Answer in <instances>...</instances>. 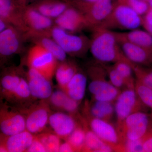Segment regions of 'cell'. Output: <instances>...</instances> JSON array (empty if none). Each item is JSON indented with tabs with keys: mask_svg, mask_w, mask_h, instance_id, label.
I'll return each mask as SVG.
<instances>
[{
	"mask_svg": "<svg viewBox=\"0 0 152 152\" xmlns=\"http://www.w3.org/2000/svg\"><path fill=\"white\" fill-rule=\"evenodd\" d=\"M91 30L93 33L90 50L97 61L114 64L121 61L131 62L122 50L115 32L100 26Z\"/></svg>",
	"mask_w": 152,
	"mask_h": 152,
	"instance_id": "obj_1",
	"label": "cell"
},
{
	"mask_svg": "<svg viewBox=\"0 0 152 152\" xmlns=\"http://www.w3.org/2000/svg\"><path fill=\"white\" fill-rule=\"evenodd\" d=\"M66 1L84 15L91 29L102 25L108 18L114 8L112 0H97L94 2Z\"/></svg>",
	"mask_w": 152,
	"mask_h": 152,
	"instance_id": "obj_2",
	"label": "cell"
},
{
	"mask_svg": "<svg viewBox=\"0 0 152 152\" xmlns=\"http://www.w3.org/2000/svg\"><path fill=\"white\" fill-rule=\"evenodd\" d=\"M142 23L140 15L129 6L119 3L114 6L111 13L100 26L110 30L119 28L132 31L138 28Z\"/></svg>",
	"mask_w": 152,
	"mask_h": 152,
	"instance_id": "obj_3",
	"label": "cell"
},
{
	"mask_svg": "<svg viewBox=\"0 0 152 152\" xmlns=\"http://www.w3.org/2000/svg\"><path fill=\"white\" fill-rule=\"evenodd\" d=\"M51 36L66 54L71 56H83L90 50L91 39L68 32L56 25L52 28Z\"/></svg>",
	"mask_w": 152,
	"mask_h": 152,
	"instance_id": "obj_4",
	"label": "cell"
},
{
	"mask_svg": "<svg viewBox=\"0 0 152 152\" xmlns=\"http://www.w3.org/2000/svg\"><path fill=\"white\" fill-rule=\"evenodd\" d=\"M18 110L25 116L26 130L34 135L43 132L52 112L48 99L37 101L26 107Z\"/></svg>",
	"mask_w": 152,
	"mask_h": 152,
	"instance_id": "obj_5",
	"label": "cell"
},
{
	"mask_svg": "<svg viewBox=\"0 0 152 152\" xmlns=\"http://www.w3.org/2000/svg\"><path fill=\"white\" fill-rule=\"evenodd\" d=\"M26 59L28 67L35 69L50 81L59 62L51 53L37 44L29 50Z\"/></svg>",
	"mask_w": 152,
	"mask_h": 152,
	"instance_id": "obj_6",
	"label": "cell"
},
{
	"mask_svg": "<svg viewBox=\"0 0 152 152\" xmlns=\"http://www.w3.org/2000/svg\"><path fill=\"white\" fill-rule=\"evenodd\" d=\"M1 134L10 136L26 130V119L18 109L7 104H1L0 109Z\"/></svg>",
	"mask_w": 152,
	"mask_h": 152,
	"instance_id": "obj_7",
	"label": "cell"
},
{
	"mask_svg": "<svg viewBox=\"0 0 152 152\" xmlns=\"http://www.w3.org/2000/svg\"><path fill=\"white\" fill-rule=\"evenodd\" d=\"M149 118L141 111L135 112L127 117L119 127L123 140L142 138L148 133Z\"/></svg>",
	"mask_w": 152,
	"mask_h": 152,
	"instance_id": "obj_8",
	"label": "cell"
},
{
	"mask_svg": "<svg viewBox=\"0 0 152 152\" xmlns=\"http://www.w3.org/2000/svg\"><path fill=\"white\" fill-rule=\"evenodd\" d=\"M24 33L10 25L0 32L1 63L14 55L20 53L24 49Z\"/></svg>",
	"mask_w": 152,
	"mask_h": 152,
	"instance_id": "obj_9",
	"label": "cell"
},
{
	"mask_svg": "<svg viewBox=\"0 0 152 152\" xmlns=\"http://www.w3.org/2000/svg\"><path fill=\"white\" fill-rule=\"evenodd\" d=\"M88 120L90 129L99 137L113 148L121 151L124 141L118 130L109 121L94 118L88 115Z\"/></svg>",
	"mask_w": 152,
	"mask_h": 152,
	"instance_id": "obj_10",
	"label": "cell"
},
{
	"mask_svg": "<svg viewBox=\"0 0 152 152\" xmlns=\"http://www.w3.org/2000/svg\"><path fill=\"white\" fill-rule=\"evenodd\" d=\"M115 101L114 107L119 126L131 114L140 111L142 103L135 88H129L121 92Z\"/></svg>",
	"mask_w": 152,
	"mask_h": 152,
	"instance_id": "obj_11",
	"label": "cell"
},
{
	"mask_svg": "<svg viewBox=\"0 0 152 152\" xmlns=\"http://www.w3.org/2000/svg\"><path fill=\"white\" fill-rule=\"evenodd\" d=\"M25 23L29 31L26 34H44L51 36V31L55 25L53 19L48 18L29 5L23 10Z\"/></svg>",
	"mask_w": 152,
	"mask_h": 152,
	"instance_id": "obj_12",
	"label": "cell"
},
{
	"mask_svg": "<svg viewBox=\"0 0 152 152\" xmlns=\"http://www.w3.org/2000/svg\"><path fill=\"white\" fill-rule=\"evenodd\" d=\"M55 25L69 33H77L89 28L84 15L77 9L70 5L54 20Z\"/></svg>",
	"mask_w": 152,
	"mask_h": 152,
	"instance_id": "obj_13",
	"label": "cell"
},
{
	"mask_svg": "<svg viewBox=\"0 0 152 152\" xmlns=\"http://www.w3.org/2000/svg\"><path fill=\"white\" fill-rule=\"evenodd\" d=\"M23 8L17 0H0V19L22 32L27 33L29 29L24 20Z\"/></svg>",
	"mask_w": 152,
	"mask_h": 152,
	"instance_id": "obj_14",
	"label": "cell"
},
{
	"mask_svg": "<svg viewBox=\"0 0 152 152\" xmlns=\"http://www.w3.org/2000/svg\"><path fill=\"white\" fill-rule=\"evenodd\" d=\"M26 78L31 94L34 99H48L53 91L52 81L33 68L28 67Z\"/></svg>",
	"mask_w": 152,
	"mask_h": 152,
	"instance_id": "obj_15",
	"label": "cell"
},
{
	"mask_svg": "<svg viewBox=\"0 0 152 152\" xmlns=\"http://www.w3.org/2000/svg\"><path fill=\"white\" fill-rule=\"evenodd\" d=\"M48 124L53 133L65 141L78 124L73 115L58 111L51 112Z\"/></svg>",
	"mask_w": 152,
	"mask_h": 152,
	"instance_id": "obj_16",
	"label": "cell"
},
{
	"mask_svg": "<svg viewBox=\"0 0 152 152\" xmlns=\"http://www.w3.org/2000/svg\"><path fill=\"white\" fill-rule=\"evenodd\" d=\"M34 136L26 130L10 136L1 134L0 152H26Z\"/></svg>",
	"mask_w": 152,
	"mask_h": 152,
	"instance_id": "obj_17",
	"label": "cell"
},
{
	"mask_svg": "<svg viewBox=\"0 0 152 152\" xmlns=\"http://www.w3.org/2000/svg\"><path fill=\"white\" fill-rule=\"evenodd\" d=\"M23 71L19 68L10 67L5 69L1 78V96L8 102L20 84Z\"/></svg>",
	"mask_w": 152,
	"mask_h": 152,
	"instance_id": "obj_18",
	"label": "cell"
},
{
	"mask_svg": "<svg viewBox=\"0 0 152 152\" xmlns=\"http://www.w3.org/2000/svg\"><path fill=\"white\" fill-rule=\"evenodd\" d=\"M122 50L131 62L140 66L152 64V53L137 45L118 39Z\"/></svg>",
	"mask_w": 152,
	"mask_h": 152,
	"instance_id": "obj_19",
	"label": "cell"
},
{
	"mask_svg": "<svg viewBox=\"0 0 152 152\" xmlns=\"http://www.w3.org/2000/svg\"><path fill=\"white\" fill-rule=\"evenodd\" d=\"M48 100L50 108L73 115L77 113L80 104L61 89L53 91Z\"/></svg>",
	"mask_w": 152,
	"mask_h": 152,
	"instance_id": "obj_20",
	"label": "cell"
},
{
	"mask_svg": "<svg viewBox=\"0 0 152 152\" xmlns=\"http://www.w3.org/2000/svg\"><path fill=\"white\" fill-rule=\"evenodd\" d=\"M30 5L44 15L54 20L70 4L66 0H37Z\"/></svg>",
	"mask_w": 152,
	"mask_h": 152,
	"instance_id": "obj_21",
	"label": "cell"
},
{
	"mask_svg": "<svg viewBox=\"0 0 152 152\" xmlns=\"http://www.w3.org/2000/svg\"><path fill=\"white\" fill-rule=\"evenodd\" d=\"M26 39L43 47L51 53L59 62L66 60V53L51 37L44 34L30 35L26 37Z\"/></svg>",
	"mask_w": 152,
	"mask_h": 152,
	"instance_id": "obj_22",
	"label": "cell"
},
{
	"mask_svg": "<svg viewBox=\"0 0 152 152\" xmlns=\"http://www.w3.org/2000/svg\"><path fill=\"white\" fill-rule=\"evenodd\" d=\"M115 32L118 39L132 43L152 53V35L146 31L137 29L126 32Z\"/></svg>",
	"mask_w": 152,
	"mask_h": 152,
	"instance_id": "obj_23",
	"label": "cell"
},
{
	"mask_svg": "<svg viewBox=\"0 0 152 152\" xmlns=\"http://www.w3.org/2000/svg\"><path fill=\"white\" fill-rule=\"evenodd\" d=\"M87 83L86 76L79 70L69 82L64 91L71 98L80 103L84 98Z\"/></svg>",
	"mask_w": 152,
	"mask_h": 152,
	"instance_id": "obj_24",
	"label": "cell"
},
{
	"mask_svg": "<svg viewBox=\"0 0 152 152\" xmlns=\"http://www.w3.org/2000/svg\"><path fill=\"white\" fill-rule=\"evenodd\" d=\"M78 70L76 64L72 61L66 59L59 62L55 75L60 88L64 91L69 82Z\"/></svg>",
	"mask_w": 152,
	"mask_h": 152,
	"instance_id": "obj_25",
	"label": "cell"
},
{
	"mask_svg": "<svg viewBox=\"0 0 152 152\" xmlns=\"http://www.w3.org/2000/svg\"><path fill=\"white\" fill-rule=\"evenodd\" d=\"M34 99L31 94L26 78L22 77L18 87L15 91L9 102L16 104L20 107L18 109L24 108L32 104Z\"/></svg>",
	"mask_w": 152,
	"mask_h": 152,
	"instance_id": "obj_26",
	"label": "cell"
},
{
	"mask_svg": "<svg viewBox=\"0 0 152 152\" xmlns=\"http://www.w3.org/2000/svg\"><path fill=\"white\" fill-rule=\"evenodd\" d=\"M86 131V141L83 152H111L113 148L106 143L98 137L91 129L84 126Z\"/></svg>",
	"mask_w": 152,
	"mask_h": 152,
	"instance_id": "obj_27",
	"label": "cell"
},
{
	"mask_svg": "<svg viewBox=\"0 0 152 152\" xmlns=\"http://www.w3.org/2000/svg\"><path fill=\"white\" fill-rule=\"evenodd\" d=\"M88 115L94 118L109 121L115 111L112 102L94 100L90 106Z\"/></svg>",
	"mask_w": 152,
	"mask_h": 152,
	"instance_id": "obj_28",
	"label": "cell"
},
{
	"mask_svg": "<svg viewBox=\"0 0 152 152\" xmlns=\"http://www.w3.org/2000/svg\"><path fill=\"white\" fill-rule=\"evenodd\" d=\"M121 92L110 82L106 80L99 86L92 96L94 100L113 102L116 100Z\"/></svg>",
	"mask_w": 152,
	"mask_h": 152,
	"instance_id": "obj_29",
	"label": "cell"
},
{
	"mask_svg": "<svg viewBox=\"0 0 152 152\" xmlns=\"http://www.w3.org/2000/svg\"><path fill=\"white\" fill-rule=\"evenodd\" d=\"M133 63L132 62L121 61L115 63L113 65L114 67L124 80L126 86L129 88H135V83L133 76Z\"/></svg>",
	"mask_w": 152,
	"mask_h": 152,
	"instance_id": "obj_30",
	"label": "cell"
},
{
	"mask_svg": "<svg viewBox=\"0 0 152 152\" xmlns=\"http://www.w3.org/2000/svg\"><path fill=\"white\" fill-rule=\"evenodd\" d=\"M66 141L70 144L75 152L82 151L86 141V131L84 128L77 124Z\"/></svg>",
	"mask_w": 152,
	"mask_h": 152,
	"instance_id": "obj_31",
	"label": "cell"
},
{
	"mask_svg": "<svg viewBox=\"0 0 152 152\" xmlns=\"http://www.w3.org/2000/svg\"><path fill=\"white\" fill-rule=\"evenodd\" d=\"M45 148L47 152H59L61 138L55 133L42 132L36 135Z\"/></svg>",
	"mask_w": 152,
	"mask_h": 152,
	"instance_id": "obj_32",
	"label": "cell"
},
{
	"mask_svg": "<svg viewBox=\"0 0 152 152\" xmlns=\"http://www.w3.org/2000/svg\"><path fill=\"white\" fill-rule=\"evenodd\" d=\"M132 68L137 81L152 89V69H145L141 66L134 64Z\"/></svg>",
	"mask_w": 152,
	"mask_h": 152,
	"instance_id": "obj_33",
	"label": "cell"
},
{
	"mask_svg": "<svg viewBox=\"0 0 152 152\" xmlns=\"http://www.w3.org/2000/svg\"><path fill=\"white\" fill-rule=\"evenodd\" d=\"M135 90L142 103L152 110V89L136 80Z\"/></svg>",
	"mask_w": 152,
	"mask_h": 152,
	"instance_id": "obj_34",
	"label": "cell"
},
{
	"mask_svg": "<svg viewBox=\"0 0 152 152\" xmlns=\"http://www.w3.org/2000/svg\"><path fill=\"white\" fill-rule=\"evenodd\" d=\"M120 3L129 6L141 16L145 15L151 8L149 3L144 0H121Z\"/></svg>",
	"mask_w": 152,
	"mask_h": 152,
	"instance_id": "obj_35",
	"label": "cell"
},
{
	"mask_svg": "<svg viewBox=\"0 0 152 152\" xmlns=\"http://www.w3.org/2000/svg\"><path fill=\"white\" fill-rule=\"evenodd\" d=\"M110 82L114 86L119 89L126 86L124 80L113 65L105 67Z\"/></svg>",
	"mask_w": 152,
	"mask_h": 152,
	"instance_id": "obj_36",
	"label": "cell"
},
{
	"mask_svg": "<svg viewBox=\"0 0 152 152\" xmlns=\"http://www.w3.org/2000/svg\"><path fill=\"white\" fill-rule=\"evenodd\" d=\"M122 151L144 152L142 138L136 140H125L123 143Z\"/></svg>",
	"mask_w": 152,
	"mask_h": 152,
	"instance_id": "obj_37",
	"label": "cell"
},
{
	"mask_svg": "<svg viewBox=\"0 0 152 152\" xmlns=\"http://www.w3.org/2000/svg\"><path fill=\"white\" fill-rule=\"evenodd\" d=\"M28 152H45V148L37 137L35 135L34 137L30 146L27 150Z\"/></svg>",
	"mask_w": 152,
	"mask_h": 152,
	"instance_id": "obj_38",
	"label": "cell"
},
{
	"mask_svg": "<svg viewBox=\"0 0 152 152\" xmlns=\"http://www.w3.org/2000/svg\"><path fill=\"white\" fill-rule=\"evenodd\" d=\"M144 152H152V134L147 133L142 138Z\"/></svg>",
	"mask_w": 152,
	"mask_h": 152,
	"instance_id": "obj_39",
	"label": "cell"
},
{
	"mask_svg": "<svg viewBox=\"0 0 152 152\" xmlns=\"http://www.w3.org/2000/svg\"><path fill=\"white\" fill-rule=\"evenodd\" d=\"M59 152H75L72 145L67 141L62 143L60 145Z\"/></svg>",
	"mask_w": 152,
	"mask_h": 152,
	"instance_id": "obj_40",
	"label": "cell"
},
{
	"mask_svg": "<svg viewBox=\"0 0 152 152\" xmlns=\"http://www.w3.org/2000/svg\"><path fill=\"white\" fill-rule=\"evenodd\" d=\"M143 19V25L152 26V8H150L145 15Z\"/></svg>",
	"mask_w": 152,
	"mask_h": 152,
	"instance_id": "obj_41",
	"label": "cell"
},
{
	"mask_svg": "<svg viewBox=\"0 0 152 152\" xmlns=\"http://www.w3.org/2000/svg\"><path fill=\"white\" fill-rule=\"evenodd\" d=\"M36 0H17V2L22 7L25 8L29 5L30 3H33Z\"/></svg>",
	"mask_w": 152,
	"mask_h": 152,
	"instance_id": "obj_42",
	"label": "cell"
},
{
	"mask_svg": "<svg viewBox=\"0 0 152 152\" xmlns=\"http://www.w3.org/2000/svg\"><path fill=\"white\" fill-rule=\"evenodd\" d=\"M10 25L7 23L5 21L1 19H0V32L3 31L4 30H5Z\"/></svg>",
	"mask_w": 152,
	"mask_h": 152,
	"instance_id": "obj_43",
	"label": "cell"
},
{
	"mask_svg": "<svg viewBox=\"0 0 152 152\" xmlns=\"http://www.w3.org/2000/svg\"><path fill=\"white\" fill-rule=\"evenodd\" d=\"M143 26L145 28V31L150 33L152 35V26H149V25H143Z\"/></svg>",
	"mask_w": 152,
	"mask_h": 152,
	"instance_id": "obj_44",
	"label": "cell"
},
{
	"mask_svg": "<svg viewBox=\"0 0 152 152\" xmlns=\"http://www.w3.org/2000/svg\"><path fill=\"white\" fill-rule=\"evenodd\" d=\"M83 1H86L88 2H94L96 1H97V0H83Z\"/></svg>",
	"mask_w": 152,
	"mask_h": 152,
	"instance_id": "obj_45",
	"label": "cell"
},
{
	"mask_svg": "<svg viewBox=\"0 0 152 152\" xmlns=\"http://www.w3.org/2000/svg\"><path fill=\"white\" fill-rule=\"evenodd\" d=\"M149 4L150 8H152V0H151V1H150L149 2Z\"/></svg>",
	"mask_w": 152,
	"mask_h": 152,
	"instance_id": "obj_46",
	"label": "cell"
},
{
	"mask_svg": "<svg viewBox=\"0 0 152 152\" xmlns=\"http://www.w3.org/2000/svg\"><path fill=\"white\" fill-rule=\"evenodd\" d=\"M144 1H145L148 2H149L151 0H144Z\"/></svg>",
	"mask_w": 152,
	"mask_h": 152,
	"instance_id": "obj_47",
	"label": "cell"
},
{
	"mask_svg": "<svg viewBox=\"0 0 152 152\" xmlns=\"http://www.w3.org/2000/svg\"></svg>",
	"mask_w": 152,
	"mask_h": 152,
	"instance_id": "obj_48",
	"label": "cell"
}]
</instances>
